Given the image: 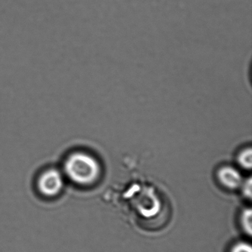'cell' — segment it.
I'll list each match as a JSON object with an SVG mask.
<instances>
[{
    "instance_id": "cell-5",
    "label": "cell",
    "mask_w": 252,
    "mask_h": 252,
    "mask_svg": "<svg viewBox=\"0 0 252 252\" xmlns=\"http://www.w3.org/2000/svg\"><path fill=\"white\" fill-rule=\"evenodd\" d=\"M241 226L244 232L251 236L252 233V212L251 209H246L241 217Z\"/></svg>"
},
{
    "instance_id": "cell-2",
    "label": "cell",
    "mask_w": 252,
    "mask_h": 252,
    "mask_svg": "<svg viewBox=\"0 0 252 252\" xmlns=\"http://www.w3.org/2000/svg\"><path fill=\"white\" fill-rule=\"evenodd\" d=\"M65 182L66 179L61 169L50 167L38 175L36 188L40 195L47 198H53L62 192Z\"/></svg>"
},
{
    "instance_id": "cell-4",
    "label": "cell",
    "mask_w": 252,
    "mask_h": 252,
    "mask_svg": "<svg viewBox=\"0 0 252 252\" xmlns=\"http://www.w3.org/2000/svg\"><path fill=\"white\" fill-rule=\"evenodd\" d=\"M252 148H248L243 150L238 157V164L242 168L250 170L252 167Z\"/></svg>"
},
{
    "instance_id": "cell-3",
    "label": "cell",
    "mask_w": 252,
    "mask_h": 252,
    "mask_svg": "<svg viewBox=\"0 0 252 252\" xmlns=\"http://www.w3.org/2000/svg\"><path fill=\"white\" fill-rule=\"evenodd\" d=\"M217 179L226 189L233 190L241 188L243 184L241 173L232 166H223L217 170Z\"/></svg>"
},
{
    "instance_id": "cell-7",
    "label": "cell",
    "mask_w": 252,
    "mask_h": 252,
    "mask_svg": "<svg viewBox=\"0 0 252 252\" xmlns=\"http://www.w3.org/2000/svg\"><path fill=\"white\" fill-rule=\"evenodd\" d=\"M252 185L251 178H250L245 183H243L241 185L243 188V192H244V196L246 198H250V199L252 198Z\"/></svg>"
},
{
    "instance_id": "cell-1",
    "label": "cell",
    "mask_w": 252,
    "mask_h": 252,
    "mask_svg": "<svg viewBox=\"0 0 252 252\" xmlns=\"http://www.w3.org/2000/svg\"><path fill=\"white\" fill-rule=\"evenodd\" d=\"M61 170L66 180L81 187L94 185L102 173V165L97 158L84 151H75L68 154Z\"/></svg>"
},
{
    "instance_id": "cell-6",
    "label": "cell",
    "mask_w": 252,
    "mask_h": 252,
    "mask_svg": "<svg viewBox=\"0 0 252 252\" xmlns=\"http://www.w3.org/2000/svg\"><path fill=\"white\" fill-rule=\"evenodd\" d=\"M230 252H252V246L248 243H238L232 247Z\"/></svg>"
}]
</instances>
